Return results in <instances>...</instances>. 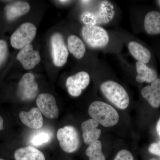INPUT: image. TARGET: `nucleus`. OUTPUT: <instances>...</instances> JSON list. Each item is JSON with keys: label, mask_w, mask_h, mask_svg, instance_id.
<instances>
[{"label": "nucleus", "mask_w": 160, "mask_h": 160, "mask_svg": "<svg viewBox=\"0 0 160 160\" xmlns=\"http://www.w3.org/2000/svg\"><path fill=\"white\" fill-rule=\"evenodd\" d=\"M88 112L92 119L105 127H111L118 122V112L107 103L95 101L90 104Z\"/></svg>", "instance_id": "1"}, {"label": "nucleus", "mask_w": 160, "mask_h": 160, "mask_svg": "<svg viewBox=\"0 0 160 160\" xmlns=\"http://www.w3.org/2000/svg\"><path fill=\"white\" fill-rule=\"evenodd\" d=\"M100 89L104 96L119 109H125L129 106V95L118 83L113 81H106L102 83Z\"/></svg>", "instance_id": "2"}, {"label": "nucleus", "mask_w": 160, "mask_h": 160, "mask_svg": "<svg viewBox=\"0 0 160 160\" xmlns=\"http://www.w3.org/2000/svg\"><path fill=\"white\" fill-rule=\"evenodd\" d=\"M82 34L84 41L91 48H103L109 42L108 32L99 26L85 25L82 29Z\"/></svg>", "instance_id": "3"}, {"label": "nucleus", "mask_w": 160, "mask_h": 160, "mask_svg": "<svg viewBox=\"0 0 160 160\" xmlns=\"http://www.w3.org/2000/svg\"><path fill=\"white\" fill-rule=\"evenodd\" d=\"M113 7L108 2H103L97 12L86 11L81 15V20L85 25L96 26L97 24L108 23L114 16Z\"/></svg>", "instance_id": "4"}, {"label": "nucleus", "mask_w": 160, "mask_h": 160, "mask_svg": "<svg viewBox=\"0 0 160 160\" xmlns=\"http://www.w3.org/2000/svg\"><path fill=\"white\" fill-rule=\"evenodd\" d=\"M37 33L36 26L31 23H23L11 36L12 46L16 49H22L32 42Z\"/></svg>", "instance_id": "5"}, {"label": "nucleus", "mask_w": 160, "mask_h": 160, "mask_svg": "<svg viewBox=\"0 0 160 160\" xmlns=\"http://www.w3.org/2000/svg\"><path fill=\"white\" fill-rule=\"evenodd\" d=\"M58 139L62 149L67 153H72L78 149L79 136L76 129L72 126H66L58 131Z\"/></svg>", "instance_id": "6"}, {"label": "nucleus", "mask_w": 160, "mask_h": 160, "mask_svg": "<svg viewBox=\"0 0 160 160\" xmlns=\"http://www.w3.org/2000/svg\"><path fill=\"white\" fill-rule=\"evenodd\" d=\"M51 53L55 66L62 67L66 64L69 56V50L61 33L56 32L51 38Z\"/></svg>", "instance_id": "7"}, {"label": "nucleus", "mask_w": 160, "mask_h": 160, "mask_svg": "<svg viewBox=\"0 0 160 160\" xmlns=\"http://www.w3.org/2000/svg\"><path fill=\"white\" fill-rule=\"evenodd\" d=\"M38 92V86L35 81L34 75L31 73L24 74L18 85L19 98L23 101H31L37 96Z\"/></svg>", "instance_id": "8"}, {"label": "nucleus", "mask_w": 160, "mask_h": 160, "mask_svg": "<svg viewBox=\"0 0 160 160\" xmlns=\"http://www.w3.org/2000/svg\"><path fill=\"white\" fill-rule=\"evenodd\" d=\"M90 82V77L86 72H80L69 77L66 80V86L72 96H79L82 91L86 89Z\"/></svg>", "instance_id": "9"}, {"label": "nucleus", "mask_w": 160, "mask_h": 160, "mask_svg": "<svg viewBox=\"0 0 160 160\" xmlns=\"http://www.w3.org/2000/svg\"><path fill=\"white\" fill-rule=\"evenodd\" d=\"M36 103L38 109L46 117L52 119L58 117V108L55 98L52 95L49 93L39 95Z\"/></svg>", "instance_id": "10"}, {"label": "nucleus", "mask_w": 160, "mask_h": 160, "mask_svg": "<svg viewBox=\"0 0 160 160\" xmlns=\"http://www.w3.org/2000/svg\"><path fill=\"white\" fill-rule=\"evenodd\" d=\"M24 69L30 70L33 69L41 61L40 53L37 50H33L31 44L27 45L21 49L17 56Z\"/></svg>", "instance_id": "11"}, {"label": "nucleus", "mask_w": 160, "mask_h": 160, "mask_svg": "<svg viewBox=\"0 0 160 160\" xmlns=\"http://www.w3.org/2000/svg\"><path fill=\"white\" fill-rule=\"evenodd\" d=\"M99 124L92 118L84 121L82 123L83 138L86 145L98 140L102 134L101 129H98Z\"/></svg>", "instance_id": "12"}, {"label": "nucleus", "mask_w": 160, "mask_h": 160, "mask_svg": "<svg viewBox=\"0 0 160 160\" xmlns=\"http://www.w3.org/2000/svg\"><path fill=\"white\" fill-rule=\"evenodd\" d=\"M141 94L152 107L159 108L160 106V78H157L152 82L151 85L144 87Z\"/></svg>", "instance_id": "13"}, {"label": "nucleus", "mask_w": 160, "mask_h": 160, "mask_svg": "<svg viewBox=\"0 0 160 160\" xmlns=\"http://www.w3.org/2000/svg\"><path fill=\"white\" fill-rule=\"evenodd\" d=\"M19 117L24 125L31 129H39L43 126L42 115L37 108H32L29 112H21Z\"/></svg>", "instance_id": "14"}, {"label": "nucleus", "mask_w": 160, "mask_h": 160, "mask_svg": "<svg viewBox=\"0 0 160 160\" xmlns=\"http://www.w3.org/2000/svg\"><path fill=\"white\" fill-rule=\"evenodd\" d=\"M29 10L30 6L29 3L21 1L11 3L5 8L6 18L9 21H13L26 14Z\"/></svg>", "instance_id": "15"}, {"label": "nucleus", "mask_w": 160, "mask_h": 160, "mask_svg": "<svg viewBox=\"0 0 160 160\" xmlns=\"http://www.w3.org/2000/svg\"><path fill=\"white\" fill-rule=\"evenodd\" d=\"M14 158L16 160H46L42 152L32 146L17 149L15 152Z\"/></svg>", "instance_id": "16"}, {"label": "nucleus", "mask_w": 160, "mask_h": 160, "mask_svg": "<svg viewBox=\"0 0 160 160\" xmlns=\"http://www.w3.org/2000/svg\"><path fill=\"white\" fill-rule=\"evenodd\" d=\"M144 27L148 34H160V12L153 11L148 12L145 17Z\"/></svg>", "instance_id": "17"}, {"label": "nucleus", "mask_w": 160, "mask_h": 160, "mask_svg": "<svg viewBox=\"0 0 160 160\" xmlns=\"http://www.w3.org/2000/svg\"><path fill=\"white\" fill-rule=\"evenodd\" d=\"M128 49L132 55L138 62L146 64L151 57L150 52L147 48L135 42H131L128 45Z\"/></svg>", "instance_id": "18"}, {"label": "nucleus", "mask_w": 160, "mask_h": 160, "mask_svg": "<svg viewBox=\"0 0 160 160\" xmlns=\"http://www.w3.org/2000/svg\"><path fill=\"white\" fill-rule=\"evenodd\" d=\"M136 67L138 72L136 80L138 82L151 83L157 78V72L148 67L146 64L137 62L136 63Z\"/></svg>", "instance_id": "19"}, {"label": "nucleus", "mask_w": 160, "mask_h": 160, "mask_svg": "<svg viewBox=\"0 0 160 160\" xmlns=\"http://www.w3.org/2000/svg\"><path fill=\"white\" fill-rule=\"evenodd\" d=\"M68 49L69 52L77 59L82 58L86 51V47L82 40L74 35L68 38Z\"/></svg>", "instance_id": "20"}, {"label": "nucleus", "mask_w": 160, "mask_h": 160, "mask_svg": "<svg viewBox=\"0 0 160 160\" xmlns=\"http://www.w3.org/2000/svg\"><path fill=\"white\" fill-rule=\"evenodd\" d=\"M86 153L89 160H106L105 156L102 151V143L99 140L89 145Z\"/></svg>", "instance_id": "21"}, {"label": "nucleus", "mask_w": 160, "mask_h": 160, "mask_svg": "<svg viewBox=\"0 0 160 160\" xmlns=\"http://www.w3.org/2000/svg\"><path fill=\"white\" fill-rule=\"evenodd\" d=\"M51 138V132L47 130H42L33 135L30 139V143L33 146L39 147L49 142Z\"/></svg>", "instance_id": "22"}, {"label": "nucleus", "mask_w": 160, "mask_h": 160, "mask_svg": "<svg viewBox=\"0 0 160 160\" xmlns=\"http://www.w3.org/2000/svg\"><path fill=\"white\" fill-rule=\"evenodd\" d=\"M113 160H134L131 152L126 149H122L118 152Z\"/></svg>", "instance_id": "23"}, {"label": "nucleus", "mask_w": 160, "mask_h": 160, "mask_svg": "<svg viewBox=\"0 0 160 160\" xmlns=\"http://www.w3.org/2000/svg\"><path fill=\"white\" fill-rule=\"evenodd\" d=\"M8 55V46L4 40H0V66L6 61Z\"/></svg>", "instance_id": "24"}, {"label": "nucleus", "mask_w": 160, "mask_h": 160, "mask_svg": "<svg viewBox=\"0 0 160 160\" xmlns=\"http://www.w3.org/2000/svg\"><path fill=\"white\" fill-rule=\"evenodd\" d=\"M148 150L149 152L160 157V141L150 144Z\"/></svg>", "instance_id": "25"}, {"label": "nucleus", "mask_w": 160, "mask_h": 160, "mask_svg": "<svg viewBox=\"0 0 160 160\" xmlns=\"http://www.w3.org/2000/svg\"><path fill=\"white\" fill-rule=\"evenodd\" d=\"M156 130L158 134L160 137V118L158 121L156 125Z\"/></svg>", "instance_id": "26"}, {"label": "nucleus", "mask_w": 160, "mask_h": 160, "mask_svg": "<svg viewBox=\"0 0 160 160\" xmlns=\"http://www.w3.org/2000/svg\"><path fill=\"white\" fill-rule=\"evenodd\" d=\"M3 120L2 118L0 116V130L3 129Z\"/></svg>", "instance_id": "27"}, {"label": "nucleus", "mask_w": 160, "mask_h": 160, "mask_svg": "<svg viewBox=\"0 0 160 160\" xmlns=\"http://www.w3.org/2000/svg\"><path fill=\"white\" fill-rule=\"evenodd\" d=\"M149 160H160V157L152 158L150 159Z\"/></svg>", "instance_id": "28"}, {"label": "nucleus", "mask_w": 160, "mask_h": 160, "mask_svg": "<svg viewBox=\"0 0 160 160\" xmlns=\"http://www.w3.org/2000/svg\"><path fill=\"white\" fill-rule=\"evenodd\" d=\"M59 2L60 3H63V4H64V3H68V2H69V1H59Z\"/></svg>", "instance_id": "29"}, {"label": "nucleus", "mask_w": 160, "mask_h": 160, "mask_svg": "<svg viewBox=\"0 0 160 160\" xmlns=\"http://www.w3.org/2000/svg\"><path fill=\"white\" fill-rule=\"evenodd\" d=\"M0 160H4L2 159H0Z\"/></svg>", "instance_id": "30"}]
</instances>
